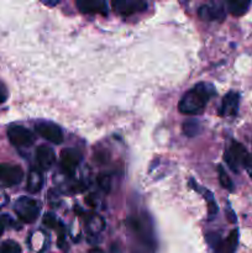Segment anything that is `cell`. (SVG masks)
<instances>
[{"label": "cell", "instance_id": "8", "mask_svg": "<svg viewBox=\"0 0 252 253\" xmlns=\"http://www.w3.org/2000/svg\"><path fill=\"white\" fill-rule=\"evenodd\" d=\"M198 15L204 21H222L226 16L225 5L219 1H212L202 5L198 10Z\"/></svg>", "mask_w": 252, "mask_h": 253}, {"label": "cell", "instance_id": "7", "mask_svg": "<svg viewBox=\"0 0 252 253\" xmlns=\"http://www.w3.org/2000/svg\"><path fill=\"white\" fill-rule=\"evenodd\" d=\"M35 128H36L37 133L41 137H43L44 140L48 141V142L54 143V145H59V143L63 142L62 128L54 123H51V121H39L36 126H35Z\"/></svg>", "mask_w": 252, "mask_h": 253}, {"label": "cell", "instance_id": "27", "mask_svg": "<svg viewBox=\"0 0 252 253\" xmlns=\"http://www.w3.org/2000/svg\"><path fill=\"white\" fill-rule=\"evenodd\" d=\"M250 161H251V162H252V156H250Z\"/></svg>", "mask_w": 252, "mask_h": 253}, {"label": "cell", "instance_id": "16", "mask_svg": "<svg viewBox=\"0 0 252 253\" xmlns=\"http://www.w3.org/2000/svg\"><path fill=\"white\" fill-rule=\"evenodd\" d=\"M250 5H251V1L249 0H245V1H227L226 6L227 10L231 15L234 16H242L245 12L249 10Z\"/></svg>", "mask_w": 252, "mask_h": 253}, {"label": "cell", "instance_id": "17", "mask_svg": "<svg viewBox=\"0 0 252 253\" xmlns=\"http://www.w3.org/2000/svg\"><path fill=\"white\" fill-rule=\"evenodd\" d=\"M197 190L202 192L203 195L205 197V200L208 202V212H209L210 219H212V217L217 214V205H216V202H215L214 197H212L211 193L207 189H197Z\"/></svg>", "mask_w": 252, "mask_h": 253}, {"label": "cell", "instance_id": "18", "mask_svg": "<svg viewBox=\"0 0 252 253\" xmlns=\"http://www.w3.org/2000/svg\"><path fill=\"white\" fill-rule=\"evenodd\" d=\"M217 175H219V182L220 184H221V187L230 190V192H232V190H234V183L230 179L229 174H227L226 170H225V168L222 167V166H219V167H217Z\"/></svg>", "mask_w": 252, "mask_h": 253}, {"label": "cell", "instance_id": "26", "mask_svg": "<svg viewBox=\"0 0 252 253\" xmlns=\"http://www.w3.org/2000/svg\"><path fill=\"white\" fill-rule=\"evenodd\" d=\"M2 232H4V222L0 221V235H1Z\"/></svg>", "mask_w": 252, "mask_h": 253}, {"label": "cell", "instance_id": "15", "mask_svg": "<svg viewBox=\"0 0 252 253\" xmlns=\"http://www.w3.org/2000/svg\"><path fill=\"white\" fill-rule=\"evenodd\" d=\"M104 226H105V222H104L103 217L99 215H90L86 220V230L91 235H98L99 232L103 231Z\"/></svg>", "mask_w": 252, "mask_h": 253}, {"label": "cell", "instance_id": "14", "mask_svg": "<svg viewBox=\"0 0 252 253\" xmlns=\"http://www.w3.org/2000/svg\"><path fill=\"white\" fill-rule=\"evenodd\" d=\"M43 187V175H42L41 170L32 168L30 170L29 175H27V183H26V189L27 192L36 194Z\"/></svg>", "mask_w": 252, "mask_h": 253}, {"label": "cell", "instance_id": "21", "mask_svg": "<svg viewBox=\"0 0 252 253\" xmlns=\"http://www.w3.org/2000/svg\"><path fill=\"white\" fill-rule=\"evenodd\" d=\"M98 184L100 185L101 189L104 190V192H109L110 190V185H111V179L109 175H99L98 178Z\"/></svg>", "mask_w": 252, "mask_h": 253}, {"label": "cell", "instance_id": "12", "mask_svg": "<svg viewBox=\"0 0 252 253\" xmlns=\"http://www.w3.org/2000/svg\"><path fill=\"white\" fill-rule=\"evenodd\" d=\"M76 5L83 14H99L103 16L108 15V5L103 0H79Z\"/></svg>", "mask_w": 252, "mask_h": 253}, {"label": "cell", "instance_id": "11", "mask_svg": "<svg viewBox=\"0 0 252 253\" xmlns=\"http://www.w3.org/2000/svg\"><path fill=\"white\" fill-rule=\"evenodd\" d=\"M36 163L41 170H48L51 169L52 166L56 162V155L54 151L51 147L46 145H41L36 150Z\"/></svg>", "mask_w": 252, "mask_h": 253}, {"label": "cell", "instance_id": "3", "mask_svg": "<svg viewBox=\"0 0 252 253\" xmlns=\"http://www.w3.org/2000/svg\"><path fill=\"white\" fill-rule=\"evenodd\" d=\"M249 156V152H247L246 148L241 143L232 141L231 145L226 150V152L224 153V160L226 165L229 166L230 169L239 173L241 168H245V166H246Z\"/></svg>", "mask_w": 252, "mask_h": 253}, {"label": "cell", "instance_id": "20", "mask_svg": "<svg viewBox=\"0 0 252 253\" xmlns=\"http://www.w3.org/2000/svg\"><path fill=\"white\" fill-rule=\"evenodd\" d=\"M0 253H21V247L17 242L7 240L0 246Z\"/></svg>", "mask_w": 252, "mask_h": 253}, {"label": "cell", "instance_id": "24", "mask_svg": "<svg viewBox=\"0 0 252 253\" xmlns=\"http://www.w3.org/2000/svg\"><path fill=\"white\" fill-rule=\"evenodd\" d=\"M88 253H104V251L100 249H91V250H89Z\"/></svg>", "mask_w": 252, "mask_h": 253}, {"label": "cell", "instance_id": "23", "mask_svg": "<svg viewBox=\"0 0 252 253\" xmlns=\"http://www.w3.org/2000/svg\"><path fill=\"white\" fill-rule=\"evenodd\" d=\"M7 99V90L1 83H0V104L4 103L5 100Z\"/></svg>", "mask_w": 252, "mask_h": 253}, {"label": "cell", "instance_id": "22", "mask_svg": "<svg viewBox=\"0 0 252 253\" xmlns=\"http://www.w3.org/2000/svg\"><path fill=\"white\" fill-rule=\"evenodd\" d=\"M43 224L47 225V227H49V229H54L57 225V220H56V217H54V215L51 214V212H48V214L44 215Z\"/></svg>", "mask_w": 252, "mask_h": 253}, {"label": "cell", "instance_id": "5", "mask_svg": "<svg viewBox=\"0 0 252 253\" xmlns=\"http://www.w3.org/2000/svg\"><path fill=\"white\" fill-rule=\"evenodd\" d=\"M7 137L11 145L17 148H27L35 142L34 133L21 125H12L7 130Z\"/></svg>", "mask_w": 252, "mask_h": 253}, {"label": "cell", "instance_id": "4", "mask_svg": "<svg viewBox=\"0 0 252 253\" xmlns=\"http://www.w3.org/2000/svg\"><path fill=\"white\" fill-rule=\"evenodd\" d=\"M14 210L20 220L30 224V222H34L37 219L41 208H40V203L32 199V198L21 197L15 203Z\"/></svg>", "mask_w": 252, "mask_h": 253}, {"label": "cell", "instance_id": "25", "mask_svg": "<svg viewBox=\"0 0 252 253\" xmlns=\"http://www.w3.org/2000/svg\"><path fill=\"white\" fill-rule=\"evenodd\" d=\"M43 4L47 5V6H54V5L58 4V1H52V2L51 1H44Z\"/></svg>", "mask_w": 252, "mask_h": 253}, {"label": "cell", "instance_id": "19", "mask_svg": "<svg viewBox=\"0 0 252 253\" xmlns=\"http://www.w3.org/2000/svg\"><path fill=\"white\" fill-rule=\"evenodd\" d=\"M183 131L188 137H194L200 132V125L198 121L189 120L183 124Z\"/></svg>", "mask_w": 252, "mask_h": 253}, {"label": "cell", "instance_id": "10", "mask_svg": "<svg viewBox=\"0 0 252 253\" xmlns=\"http://www.w3.org/2000/svg\"><path fill=\"white\" fill-rule=\"evenodd\" d=\"M147 6V2L142 1V0H115L113 1L114 10L123 16H130L136 12L145 11Z\"/></svg>", "mask_w": 252, "mask_h": 253}, {"label": "cell", "instance_id": "13", "mask_svg": "<svg viewBox=\"0 0 252 253\" xmlns=\"http://www.w3.org/2000/svg\"><path fill=\"white\" fill-rule=\"evenodd\" d=\"M240 95L236 91H229L222 99L220 115L221 116H236L239 111Z\"/></svg>", "mask_w": 252, "mask_h": 253}, {"label": "cell", "instance_id": "9", "mask_svg": "<svg viewBox=\"0 0 252 253\" xmlns=\"http://www.w3.org/2000/svg\"><path fill=\"white\" fill-rule=\"evenodd\" d=\"M61 167L67 174H73L82 162V152L78 148H64L61 152Z\"/></svg>", "mask_w": 252, "mask_h": 253}, {"label": "cell", "instance_id": "2", "mask_svg": "<svg viewBox=\"0 0 252 253\" xmlns=\"http://www.w3.org/2000/svg\"><path fill=\"white\" fill-rule=\"evenodd\" d=\"M216 94L215 88L209 83H198L187 91L178 103V109L182 114L195 116L202 113L211 96Z\"/></svg>", "mask_w": 252, "mask_h": 253}, {"label": "cell", "instance_id": "1", "mask_svg": "<svg viewBox=\"0 0 252 253\" xmlns=\"http://www.w3.org/2000/svg\"><path fill=\"white\" fill-rule=\"evenodd\" d=\"M127 224L135 239L132 253H155V234H153L152 222L147 214L132 215L128 219Z\"/></svg>", "mask_w": 252, "mask_h": 253}, {"label": "cell", "instance_id": "6", "mask_svg": "<svg viewBox=\"0 0 252 253\" xmlns=\"http://www.w3.org/2000/svg\"><path fill=\"white\" fill-rule=\"evenodd\" d=\"M24 179V170L20 166L0 163V184L5 187H15Z\"/></svg>", "mask_w": 252, "mask_h": 253}]
</instances>
